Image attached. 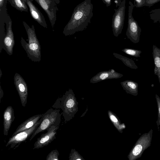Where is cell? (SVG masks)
Masks as SVG:
<instances>
[{"instance_id":"28","label":"cell","mask_w":160,"mask_h":160,"mask_svg":"<svg viewBox=\"0 0 160 160\" xmlns=\"http://www.w3.org/2000/svg\"><path fill=\"white\" fill-rule=\"evenodd\" d=\"M102 1L106 4L107 7H109L111 4L112 0H102Z\"/></svg>"},{"instance_id":"16","label":"cell","mask_w":160,"mask_h":160,"mask_svg":"<svg viewBox=\"0 0 160 160\" xmlns=\"http://www.w3.org/2000/svg\"><path fill=\"white\" fill-rule=\"evenodd\" d=\"M152 54L154 64V73L158 76L160 83V48L153 45Z\"/></svg>"},{"instance_id":"14","label":"cell","mask_w":160,"mask_h":160,"mask_svg":"<svg viewBox=\"0 0 160 160\" xmlns=\"http://www.w3.org/2000/svg\"><path fill=\"white\" fill-rule=\"evenodd\" d=\"M15 117L12 107L9 106L5 110L3 115V133L5 136L8 134V131Z\"/></svg>"},{"instance_id":"24","label":"cell","mask_w":160,"mask_h":160,"mask_svg":"<svg viewBox=\"0 0 160 160\" xmlns=\"http://www.w3.org/2000/svg\"><path fill=\"white\" fill-rule=\"evenodd\" d=\"M59 153L57 149L52 150L47 156V160H59L58 156Z\"/></svg>"},{"instance_id":"26","label":"cell","mask_w":160,"mask_h":160,"mask_svg":"<svg viewBox=\"0 0 160 160\" xmlns=\"http://www.w3.org/2000/svg\"><path fill=\"white\" fill-rule=\"evenodd\" d=\"M134 6L137 8H141L145 6V0H134Z\"/></svg>"},{"instance_id":"2","label":"cell","mask_w":160,"mask_h":160,"mask_svg":"<svg viewBox=\"0 0 160 160\" xmlns=\"http://www.w3.org/2000/svg\"><path fill=\"white\" fill-rule=\"evenodd\" d=\"M23 24L27 33L28 42H27L21 37L20 42L22 46L30 59L34 62H39L41 60V48L36 36L34 27L32 25L30 27L24 22H23Z\"/></svg>"},{"instance_id":"30","label":"cell","mask_w":160,"mask_h":160,"mask_svg":"<svg viewBox=\"0 0 160 160\" xmlns=\"http://www.w3.org/2000/svg\"><path fill=\"white\" fill-rule=\"evenodd\" d=\"M4 0H0V7L1 8L3 5Z\"/></svg>"},{"instance_id":"31","label":"cell","mask_w":160,"mask_h":160,"mask_svg":"<svg viewBox=\"0 0 160 160\" xmlns=\"http://www.w3.org/2000/svg\"><path fill=\"white\" fill-rule=\"evenodd\" d=\"M122 0H118L117 1V2L116 3V6H118L120 4L121 2L122 1Z\"/></svg>"},{"instance_id":"25","label":"cell","mask_w":160,"mask_h":160,"mask_svg":"<svg viewBox=\"0 0 160 160\" xmlns=\"http://www.w3.org/2000/svg\"><path fill=\"white\" fill-rule=\"evenodd\" d=\"M142 146L139 144L136 145L133 149L132 153L134 156L138 155L142 150Z\"/></svg>"},{"instance_id":"9","label":"cell","mask_w":160,"mask_h":160,"mask_svg":"<svg viewBox=\"0 0 160 160\" xmlns=\"http://www.w3.org/2000/svg\"><path fill=\"white\" fill-rule=\"evenodd\" d=\"M59 126H52L45 133L42 134L37 139L34 144L33 149H38L47 146L56 138L57 131Z\"/></svg>"},{"instance_id":"21","label":"cell","mask_w":160,"mask_h":160,"mask_svg":"<svg viewBox=\"0 0 160 160\" xmlns=\"http://www.w3.org/2000/svg\"><path fill=\"white\" fill-rule=\"evenodd\" d=\"M149 13L150 19L153 21V23H156L158 22L160 23V8L152 10Z\"/></svg>"},{"instance_id":"8","label":"cell","mask_w":160,"mask_h":160,"mask_svg":"<svg viewBox=\"0 0 160 160\" xmlns=\"http://www.w3.org/2000/svg\"><path fill=\"white\" fill-rule=\"evenodd\" d=\"M14 84L19 95L22 106L25 107L27 102L28 88L23 78L16 73L14 77Z\"/></svg>"},{"instance_id":"3","label":"cell","mask_w":160,"mask_h":160,"mask_svg":"<svg viewBox=\"0 0 160 160\" xmlns=\"http://www.w3.org/2000/svg\"><path fill=\"white\" fill-rule=\"evenodd\" d=\"M60 108L65 123L72 119L78 111V102L71 89L67 91L62 97L60 98Z\"/></svg>"},{"instance_id":"19","label":"cell","mask_w":160,"mask_h":160,"mask_svg":"<svg viewBox=\"0 0 160 160\" xmlns=\"http://www.w3.org/2000/svg\"><path fill=\"white\" fill-rule=\"evenodd\" d=\"M113 54L116 58L121 60L126 66L131 69H137L138 68V66L132 60L115 52L113 53Z\"/></svg>"},{"instance_id":"33","label":"cell","mask_w":160,"mask_h":160,"mask_svg":"<svg viewBox=\"0 0 160 160\" xmlns=\"http://www.w3.org/2000/svg\"><path fill=\"white\" fill-rule=\"evenodd\" d=\"M159 113H160V107H159Z\"/></svg>"},{"instance_id":"10","label":"cell","mask_w":160,"mask_h":160,"mask_svg":"<svg viewBox=\"0 0 160 160\" xmlns=\"http://www.w3.org/2000/svg\"><path fill=\"white\" fill-rule=\"evenodd\" d=\"M45 12L52 27L55 23L58 10L55 2L52 0H35Z\"/></svg>"},{"instance_id":"12","label":"cell","mask_w":160,"mask_h":160,"mask_svg":"<svg viewBox=\"0 0 160 160\" xmlns=\"http://www.w3.org/2000/svg\"><path fill=\"white\" fill-rule=\"evenodd\" d=\"M123 76V74L116 72L114 69H111L98 73L91 78L90 82L95 83L105 80L118 79Z\"/></svg>"},{"instance_id":"11","label":"cell","mask_w":160,"mask_h":160,"mask_svg":"<svg viewBox=\"0 0 160 160\" xmlns=\"http://www.w3.org/2000/svg\"><path fill=\"white\" fill-rule=\"evenodd\" d=\"M15 45L14 36L12 28V22L10 21L7 26L6 33L3 41L2 48L9 55L13 53Z\"/></svg>"},{"instance_id":"17","label":"cell","mask_w":160,"mask_h":160,"mask_svg":"<svg viewBox=\"0 0 160 160\" xmlns=\"http://www.w3.org/2000/svg\"><path fill=\"white\" fill-rule=\"evenodd\" d=\"M123 89L129 93L135 94L138 92V84L133 81L126 80L120 83Z\"/></svg>"},{"instance_id":"1","label":"cell","mask_w":160,"mask_h":160,"mask_svg":"<svg viewBox=\"0 0 160 160\" xmlns=\"http://www.w3.org/2000/svg\"><path fill=\"white\" fill-rule=\"evenodd\" d=\"M91 0H84L74 9L71 18L65 27L63 33L65 36L85 29L91 23L93 15Z\"/></svg>"},{"instance_id":"18","label":"cell","mask_w":160,"mask_h":160,"mask_svg":"<svg viewBox=\"0 0 160 160\" xmlns=\"http://www.w3.org/2000/svg\"><path fill=\"white\" fill-rule=\"evenodd\" d=\"M109 119L116 128L120 133L122 132V130L125 127L124 123H122L117 116L110 110L108 112Z\"/></svg>"},{"instance_id":"20","label":"cell","mask_w":160,"mask_h":160,"mask_svg":"<svg viewBox=\"0 0 160 160\" xmlns=\"http://www.w3.org/2000/svg\"><path fill=\"white\" fill-rule=\"evenodd\" d=\"M12 5L21 11H28L27 5L24 0H10Z\"/></svg>"},{"instance_id":"7","label":"cell","mask_w":160,"mask_h":160,"mask_svg":"<svg viewBox=\"0 0 160 160\" xmlns=\"http://www.w3.org/2000/svg\"><path fill=\"white\" fill-rule=\"evenodd\" d=\"M42 117L38 122L32 128L21 132L10 138L6 145V147L10 146L11 148L15 149L22 142H25L32 136L42 121Z\"/></svg>"},{"instance_id":"4","label":"cell","mask_w":160,"mask_h":160,"mask_svg":"<svg viewBox=\"0 0 160 160\" xmlns=\"http://www.w3.org/2000/svg\"><path fill=\"white\" fill-rule=\"evenodd\" d=\"M59 109H54L51 108L45 113L42 114V121L37 129L30 137L31 141L38 134L46 130H47L52 126L56 127L59 125L61 120V115Z\"/></svg>"},{"instance_id":"23","label":"cell","mask_w":160,"mask_h":160,"mask_svg":"<svg viewBox=\"0 0 160 160\" xmlns=\"http://www.w3.org/2000/svg\"><path fill=\"white\" fill-rule=\"evenodd\" d=\"M69 160H84L83 157L75 149H72L69 157Z\"/></svg>"},{"instance_id":"15","label":"cell","mask_w":160,"mask_h":160,"mask_svg":"<svg viewBox=\"0 0 160 160\" xmlns=\"http://www.w3.org/2000/svg\"><path fill=\"white\" fill-rule=\"evenodd\" d=\"M42 115V114L35 115L26 120L18 127L12 136L32 127L40 119Z\"/></svg>"},{"instance_id":"5","label":"cell","mask_w":160,"mask_h":160,"mask_svg":"<svg viewBox=\"0 0 160 160\" xmlns=\"http://www.w3.org/2000/svg\"><path fill=\"white\" fill-rule=\"evenodd\" d=\"M134 6L132 2H129L128 27L126 35L134 43L139 42L141 29L138 22L134 19L132 13Z\"/></svg>"},{"instance_id":"22","label":"cell","mask_w":160,"mask_h":160,"mask_svg":"<svg viewBox=\"0 0 160 160\" xmlns=\"http://www.w3.org/2000/svg\"><path fill=\"white\" fill-rule=\"evenodd\" d=\"M122 51L127 54L136 58L140 57V55L142 53L141 50L130 48H124L122 49Z\"/></svg>"},{"instance_id":"27","label":"cell","mask_w":160,"mask_h":160,"mask_svg":"<svg viewBox=\"0 0 160 160\" xmlns=\"http://www.w3.org/2000/svg\"><path fill=\"white\" fill-rule=\"evenodd\" d=\"M145 6L148 7L153 6L155 4L160 2V0H145Z\"/></svg>"},{"instance_id":"32","label":"cell","mask_w":160,"mask_h":160,"mask_svg":"<svg viewBox=\"0 0 160 160\" xmlns=\"http://www.w3.org/2000/svg\"><path fill=\"white\" fill-rule=\"evenodd\" d=\"M2 72L1 70L0 69V78H1V76H2Z\"/></svg>"},{"instance_id":"29","label":"cell","mask_w":160,"mask_h":160,"mask_svg":"<svg viewBox=\"0 0 160 160\" xmlns=\"http://www.w3.org/2000/svg\"><path fill=\"white\" fill-rule=\"evenodd\" d=\"M0 102H1V99L3 97V90H2V88H1V86L0 85Z\"/></svg>"},{"instance_id":"13","label":"cell","mask_w":160,"mask_h":160,"mask_svg":"<svg viewBox=\"0 0 160 160\" xmlns=\"http://www.w3.org/2000/svg\"><path fill=\"white\" fill-rule=\"evenodd\" d=\"M29 9L32 17L42 26L47 28L48 26L43 15L30 0H24Z\"/></svg>"},{"instance_id":"6","label":"cell","mask_w":160,"mask_h":160,"mask_svg":"<svg viewBox=\"0 0 160 160\" xmlns=\"http://www.w3.org/2000/svg\"><path fill=\"white\" fill-rule=\"evenodd\" d=\"M126 0H122L112 16V27L113 35L118 37L122 33L125 16Z\"/></svg>"}]
</instances>
